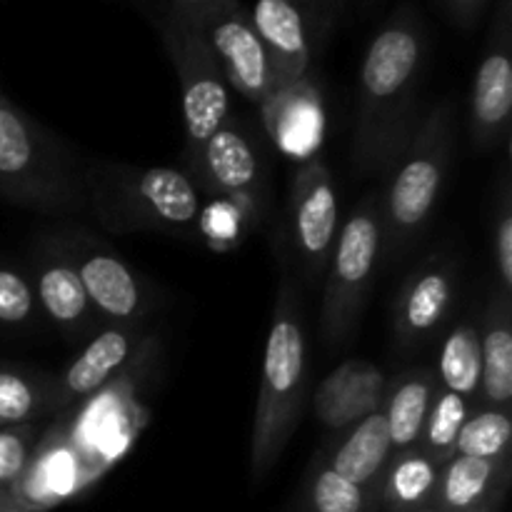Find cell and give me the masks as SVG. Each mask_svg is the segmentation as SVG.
<instances>
[{
  "mask_svg": "<svg viewBox=\"0 0 512 512\" xmlns=\"http://www.w3.org/2000/svg\"><path fill=\"white\" fill-rule=\"evenodd\" d=\"M428 45L423 15L405 0L365 48L350 148L360 175H385L408 143Z\"/></svg>",
  "mask_w": 512,
  "mask_h": 512,
  "instance_id": "cell-1",
  "label": "cell"
},
{
  "mask_svg": "<svg viewBox=\"0 0 512 512\" xmlns=\"http://www.w3.org/2000/svg\"><path fill=\"white\" fill-rule=\"evenodd\" d=\"M308 380V340L298 285L283 268L265 340L263 375L250 435V478L255 483L275 468L298 430L308 403Z\"/></svg>",
  "mask_w": 512,
  "mask_h": 512,
  "instance_id": "cell-2",
  "label": "cell"
},
{
  "mask_svg": "<svg viewBox=\"0 0 512 512\" xmlns=\"http://www.w3.org/2000/svg\"><path fill=\"white\" fill-rule=\"evenodd\" d=\"M453 138L455 103L443 100L413 128L405 148L385 173L388 180L378 193L383 268L400 263L428 230L448 175Z\"/></svg>",
  "mask_w": 512,
  "mask_h": 512,
  "instance_id": "cell-3",
  "label": "cell"
},
{
  "mask_svg": "<svg viewBox=\"0 0 512 512\" xmlns=\"http://www.w3.org/2000/svg\"><path fill=\"white\" fill-rule=\"evenodd\" d=\"M83 185L88 208L110 233H198L203 195L185 170L95 160Z\"/></svg>",
  "mask_w": 512,
  "mask_h": 512,
  "instance_id": "cell-4",
  "label": "cell"
},
{
  "mask_svg": "<svg viewBox=\"0 0 512 512\" xmlns=\"http://www.w3.org/2000/svg\"><path fill=\"white\" fill-rule=\"evenodd\" d=\"M0 195L38 213L88 208L73 153L8 98L0 100Z\"/></svg>",
  "mask_w": 512,
  "mask_h": 512,
  "instance_id": "cell-5",
  "label": "cell"
},
{
  "mask_svg": "<svg viewBox=\"0 0 512 512\" xmlns=\"http://www.w3.org/2000/svg\"><path fill=\"white\" fill-rule=\"evenodd\" d=\"M378 193L365 195L340 225L338 240L325 270L320 335L328 348H343L358 333L368 293L380 268Z\"/></svg>",
  "mask_w": 512,
  "mask_h": 512,
  "instance_id": "cell-6",
  "label": "cell"
},
{
  "mask_svg": "<svg viewBox=\"0 0 512 512\" xmlns=\"http://www.w3.org/2000/svg\"><path fill=\"white\" fill-rule=\"evenodd\" d=\"M185 173L200 190L235 205L248 225L258 223L270 198V163L263 140L230 115L198 150L185 153Z\"/></svg>",
  "mask_w": 512,
  "mask_h": 512,
  "instance_id": "cell-7",
  "label": "cell"
},
{
  "mask_svg": "<svg viewBox=\"0 0 512 512\" xmlns=\"http://www.w3.org/2000/svg\"><path fill=\"white\" fill-rule=\"evenodd\" d=\"M165 53L180 83L185 153L198 150L230 118V85L198 20L178 13L153 15Z\"/></svg>",
  "mask_w": 512,
  "mask_h": 512,
  "instance_id": "cell-8",
  "label": "cell"
},
{
  "mask_svg": "<svg viewBox=\"0 0 512 512\" xmlns=\"http://www.w3.org/2000/svg\"><path fill=\"white\" fill-rule=\"evenodd\" d=\"M140 363L143 353L138 350L113 383L65 413L70 438L95 480L103 478L128 453L145 425V410L138 398Z\"/></svg>",
  "mask_w": 512,
  "mask_h": 512,
  "instance_id": "cell-9",
  "label": "cell"
},
{
  "mask_svg": "<svg viewBox=\"0 0 512 512\" xmlns=\"http://www.w3.org/2000/svg\"><path fill=\"white\" fill-rule=\"evenodd\" d=\"M290 245L305 283H323L340 230L338 185L320 155L298 163L288 195Z\"/></svg>",
  "mask_w": 512,
  "mask_h": 512,
  "instance_id": "cell-10",
  "label": "cell"
},
{
  "mask_svg": "<svg viewBox=\"0 0 512 512\" xmlns=\"http://www.w3.org/2000/svg\"><path fill=\"white\" fill-rule=\"evenodd\" d=\"M93 483L95 475L75 448L63 413L40 430L23 473L3 495L30 512H48L73 500Z\"/></svg>",
  "mask_w": 512,
  "mask_h": 512,
  "instance_id": "cell-11",
  "label": "cell"
},
{
  "mask_svg": "<svg viewBox=\"0 0 512 512\" xmlns=\"http://www.w3.org/2000/svg\"><path fill=\"white\" fill-rule=\"evenodd\" d=\"M512 113V0H495L493 23L470 90V133L480 150L508 143Z\"/></svg>",
  "mask_w": 512,
  "mask_h": 512,
  "instance_id": "cell-12",
  "label": "cell"
},
{
  "mask_svg": "<svg viewBox=\"0 0 512 512\" xmlns=\"http://www.w3.org/2000/svg\"><path fill=\"white\" fill-rule=\"evenodd\" d=\"M198 25L230 88L250 103H263L275 88V73L268 50L250 23L248 8L240 0H220Z\"/></svg>",
  "mask_w": 512,
  "mask_h": 512,
  "instance_id": "cell-13",
  "label": "cell"
},
{
  "mask_svg": "<svg viewBox=\"0 0 512 512\" xmlns=\"http://www.w3.org/2000/svg\"><path fill=\"white\" fill-rule=\"evenodd\" d=\"M60 245L73 260L98 320L105 325L138 328L150 308V295L135 270L118 253L90 238L68 240Z\"/></svg>",
  "mask_w": 512,
  "mask_h": 512,
  "instance_id": "cell-14",
  "label": "cell"
},
{
  "mask_svg": "<svg viewBox=\"0 0 512 512\" xmlns=\"http://www.w3.org/2000/svg\"><path fill=\"white\" fill-rule=\"evenodd\" d=\"M458 285L460 270L453 255H435L405 280L393 308L400 353H413L438 338L458 298Z\"/></svg>",
  "mask_w": 512,
  "mask_h": 512,
  "instance_id": "cell-15",
  "label": "cell"
},
{
  "mask_svg": "<svg viewBox=\"0 0 512 512\" xmlns=\"http://www.w3.org/2000/svg\"><path fill=\"white\" fill-rule=\"evenodd\" d=\"M140 350V333L138 328L130 325H105L90 343L78 353V358L63 370L55 380H48L43 403V418H55L105 385L113 383L125 365L135 358Z\"/></svg>",
  "mask_w": 512,
  "mask_h": 512,
  "instance_id": "cell-16",
  "label": "cell"
},
{
  "mask_svg": "<svg viewBox=\"0 0 512 512\" xmlns=\"http://www.w3.org/2000/svg\"><path fill=\"white\" fill-rule=\"evenodd\" d=\"M268 138L283 155L298 163L315 158L325 130L323 90L313 73L295 83L278 85L258 105Z\"/></svg>",
  "mask_w": 512,
  "mask_h": 512,
  "instance_id": "cell-17",
  "label": "cell"
},
{
  "mask_svg": "<svg viewBox=\"0 0 512 512\" xmlns=\"http://www.w3.org/2000/svg\"><path fill=\"white\" fill-rule=\"evenodd\" d=\"M388 375L370 360L350 358L340 363L313 393V413L330 435L350 428L380 410Z\"/></svg>",
  "mask_w": 512,
  "mask_h": 512,
  "instance_id": "cell-18",
  "label": "cell"
},
{
  "mask_svg": "<svg viewBox=\"0 0 512 512\" xmlns=\"http://www.w3.org/2000/svg\"><path fill=\"white\" fill-rule=\"evenodd\" d=\"M30 283H33L38 308L68 338H80L98 323V315L85 295L78 270L63 245H53L35 255Z\"/></svg>",
  "mask_w": 512,
  "mask_h": 512,
  "instance_id": "cell-19",
  "label": "cell"
},
{
  "mask_svg": "<svg viewBox=\"0 0 512 512\" xmlns=\"http://www.w3.org/2000/svg\"><path fill=\"white\" fill-rule=\"evenodd\" d=\"M248 13L273 63L275 88L308 75L313 68V40L298 5L293 0H255Z\"/></svg>",
  "mask_w": 512,
  "mask_h": 512,
  "instance_id": "cell-20",
  "label": "cell"
},
{
  "mask_svg": "<svg viewBox=\"0 0 512 512\" xmlns=\"http://www.w3.org/2000/svg\"><path fill=\"white\" fill-rule=\"evenodd\" d=\"M512 480V455L480 460L453 455L440 470L435 508L443 512H500Z\"/></svg>",
  "mask_w": 512,
  "mask_h": 512,
  "instance_id": "cell-21",
  "label": "cell"
},
{
  "mask_svg": "<svg viewBox=\"0 0 512 512\" xmlns=\"http://www.w3.org/2000/svg\"><path fill=\"white\" fill-rule=\"evenodd\" d=\"M393 453V440H390L383 410H375L360 423L333 433L328 443L318 450L328 468H333L350 483L373 490H378L380 475Z\"/></svg>",
  "mask_w": 512,
  "mask_h": 512,
  "instance_id": "cell-22",
  "label": "cell"
},
{
  "mask_svg": "<svg viewBox=\"0 0 512 512\" xmlns=\"http://www.w3.org/2000/svg\"><path fill=\"white\" fill-rule=\"evenodd\" d=\"M480 408H510L512 403V298L495 288L480 318Z\"/></svg>",
  "mask_w": 512,
  "mask_h": 512,
  "instance_id": "cell-23",
  "label": "cell"
},
{
  "mask_svg": "<svg viewBox=\"0 0 512 512\" xmlns=\"http://www.w3.org/2000/svg\"><path fill=\"white\" fill-rule=\"evenodd\" d=\"M443 463L425 453L420 445L395 450L378 480V510L415 512L433 508L438 498Z\"/></svg>",
  "mask_w": 512,
  "mask_h": 512,
  "instance_id": "cell-24",
  "label": "cell"
},
{
  "mask_svg": "<svg viewBox=\"0 0 512 512\" xmlns=\"http://www.w3.org/2000/svg\"><path fill=\"white\" fill-rule=\"evenodd\" d=\"M438 390L440 383L435 378V370L430 368H410L395 378H388L380 410L388 423L393 450L413 448L420 443Z\"/></svg>",
  "mask_w": 512,
  "mask_h": 512,
  "instance_id": "cell-25",
  "label": "cell"
},
{
  "mask_svg": "<svg viewBox=\"0 0 512 512\" xmlns=\"http://www.w3.org/2000/svg\"><path fill=\"white\" fill-rule=\"evenodd\" d=\"M480 373V320H463L443 340L435 378L440 388L475 405L480 393Z\"/></svg>",
  "mask_w": 512,
  "mask_h": 512,
  "instance_id": "cell-26",
  "label": "cell"
},
{
  "mask_svg": "<svg viewBox=\"0 0 512 512\" xmlns=\"http://www.w3.org/2000/svg\"><path fill=\"white\" fill-rule=\"evenodd\" d=\"M303 505L305 512H378V490L350 483L315 455L305 478Z\"/></svg>",
  "mask_w": 512,
  "mask_h": 512,
  "instance_id": "cell-27",
  "label": "cell"
},
{
  "mask_svg": "<svg viewBox=\"0 0 512 512\" xmlns=\"http://www.w3.org/2000/svg\"><path fill=\"white\" fill-rule=\"evenodd\" d=\"M510 408H480L475 405L465 420L455 455L480 460H500L512 455Z\"/></svg>",
  "mask_w": 512,
  "mask_h": 512,
  "instance_id": "cell-28",
  "label": "cell"
},
{
  "mask_svg": "<svg viewBox=\"0 0 512 512\" xmlns=\"http://www.w3.org/2000/svg\"><path fill=\"white\" fill-rule=\"evenodd\" d=\"M475 405L450 390H438L433 408H430L428 420H425L423 435H420V448L428 455H433L438 463H448L455 455V443L460 438L465 420Z\"/></svg>",
  "mask_w": 512,
  "mask_h": 512,
  "instance_id": "cell-29",
  "label": "cell"
},
{
  "mask_svg": "<svg viewBox=\"0 0 512 512\" xmlns=\"http://www.w3.org/2000/svg\"><path fill=\"white\" fill-rule=\"evenodd\" d=\"M45 388L48 380L0 365V428L28 425L43 418Z\"/></svg>",
  "mask_w": 512,
  "mask_h": 512,
  "instance_id": "cell-30",
  "label": "cell"
},
{
  "mask_svg": "<svg viewBox=\"0 0 512 512\" xmlns=\"http://www.w3.org/2000/svg\"><path fill=\"white\" fill-rule=\"evenodd\" d=\"M38 313V300L28 275L10 265H0V325L23 328L33 323Z\"/></svg>",
  "mask_w": 512,
  "mask_h": 512,
  "instance_id": "cell-31",
  "label": "cell"
},
{
  "mask_svg": "<svg viewBox=\"0 0 512 512\" xmlns=\"http://www.w3.org/2000/svg\"><path fill=\"white\" fill-rule=\"evenodd\" d=\"M38 435L40 428L35 423L0 428V493H5L23 473Z\"/></svg>",
  "mask_w": 512,
  "mask_h": 512,
  "instance_id": "cell-32",
  "label": "cell"
},
{
  "mask_svg": "<svg viewBox=\"0 0 512 512\" xmlns=\"http://www.w3.org/2000/svg\"><path fill=\"white\" fill-rule=\"evenodd\" d=\"M493 253H495V273H498V288L512 295V193H510L508 175H505L503 180L500 203H498V210H495Z\"/></svg>",
  "mask_w": 512,
  "mask_h": 512,
  "instance_id": "cell-33",
  "label": "cell"
},
{
  "mask_svg": "<svg viewBox=\"0 0 512 512\" xmlns=\"http://www.w3.org/2000/svg\"><path fill=\"white\" fill-rule=\"evenodd\" d=\"M293 3L298 5L305 23H308L313 48H323L335 30V23H338L343 0H293Z\"/></svg>",
  "mask_w": 512,
  "mask_h": 512,
  "instance_id": "cell-34",
  "label": "cell"
},
{
  "mask_svg": "<svg viewBox=\"0 0 512 512\" xmlns=\"http://www.w3.org/2000/svg\"><path fill=\"white\" fill-rule=\"evenodd\" d=\"M133 3H138L140 8L148 10L150 18L163 13H178L185 15V18L200 20L210 8H215L220 0H133Z\"/></svg>",
  "mask_w": 512,
  "mask_h": 512,
  "instance_id": "cell-35",
  "label": "cell"
},
{
  "mask_svg": "<svg viewBox=\"0 0 512 512\" xmlns=\"http://www.w3.org/2000/svg\"><path fill=\"white\" fill-rule=\"evenodd\" d=\"M440 3L460 28H473L488 10L490 0H440Z\"/></svg>",
  "mask_w": 512,
  "mask_h": 512,
  "instance_id": "cell-36",
  "label": "cell"
},
{
  "mask_svg": "<svg viewBox=\"0 0 512 512\" xmlns=\"http://www.w3.org/2000/svg\"><path fill=\"white\" fill-rule=\"evenodd\" d=\"M0 512H30V510L20 508V505L13 503V500H10L8 495L0 493Z\"/></svg>",
  "mask_w": 512,
  "mask_h": 512,
  "instance_id": "cell-37",
  "label": "cell"
},
{
  "mask_svg": "<svg viewBox=\"0 0 512 512\" xmlns=\"http://www.w3.org/2000/svg\"><path fill=\"white\" fill-rule=\"evenodd\" d=\"M415 512H443V510H438V508H435V505H433V508H423V510H415Z\"/></svg>",
  "mask_w": 512,
  "mask_h": 512,
  "instance_id": "cell-38",
  "label": "cell"
},
{
  "mask_svg": "<svg viewBox=\"0 0 512 512\" xmlns=\"http://www.w3.org/2000/svg\"><path fill=\"white\" fill-rule=\"evenodd\" d=\"M5 98V95H3V90H0V100H3Z\"/></svg>",
  "mask_w": 512,
  "mask_h": 512,
  "instance_id": "cell-39",
  "label": "cell"
},
{
  "mask_svg": "<svg viewBox=\"0 0 512 512\" xmlns=\"http://www.w3.org/2000/svg\"><path fill=\"white\" fill-rule=\"evenodd\" d=\"M363 3H373V0H363Z\"/></svg>",
  "mask_w": 512,
  "mask_h": 512,
  "instance_id": "cell-40",
  "label": "cell"
}]
</instances>
